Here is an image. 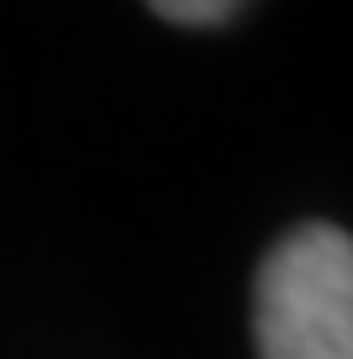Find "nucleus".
I'll use <instances>...</instances> for the list:
<instances>
[{"instance_id": "1", "label": "nucleus", "mask_w": 353, "mask_h": 359, "mask_svg": "<svg viewBox=\"0 0 353 359\" xmlns=\"http://www.w3.org/2000/svg\"><path fill=\"white\" fill-rule=\"evenodd\" d=\"M258 359H353V233L290 227L254 275Z\"/></svg>"}, {"instance_id": "2", "label": "nucleus", "mask_w": 353, "mask_h": 359, "mask_svg": "<svg viewBox=\"0 0 353 359\" xmlns=\"http://www.w3.org/2000/svg\"><path fill=\"white\" fill-rule=\"evenodd\" d=\"M153 16L179 27H227L243 16V6L237 0H153Z\"/></svg>"}]
</instances>
